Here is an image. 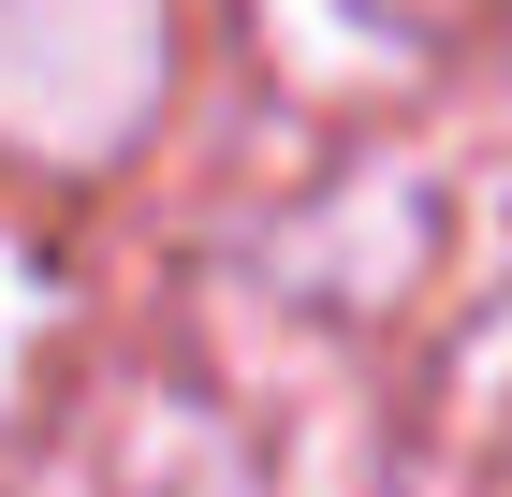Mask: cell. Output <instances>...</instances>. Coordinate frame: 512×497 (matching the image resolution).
Wrapping results in <instances>:
<instances>
[{"label":"cell","instance_id":"1","mask_svg":"<svg viewBox=\"0 0 512 497\" xmlns=\"http://www.w3.org/2000/svg\"><path fill=\"white\" fill-rule=\"evenodd\" d=\"M161 103V0H0V147L118 161Z\"/></svg>","mask_w":512,"mask_h":497},{"label":"cell","instance_id":"2","mask_svg":"<svg viewBox=\"0 0 512 497\" xmlns=\"http://www.w3.org/2000/svg\"><path fill=\"white\" fill-rule=\"evenodd\" d=\"M30 351H44V264L0 234V395L30 381Z\"/></svg>","mask_w":512,"mask_h":497}]
</instances>
